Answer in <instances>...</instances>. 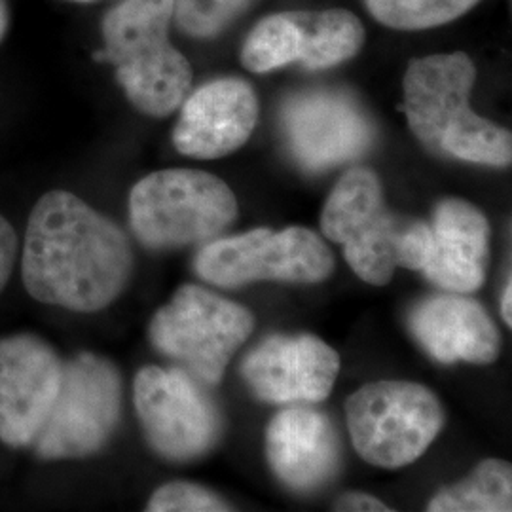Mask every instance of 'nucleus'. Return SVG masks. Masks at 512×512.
<instances>
[{"mask_svg": "<svg viewBox=\"0 0 512 512\" xmlns=\"http://www.w3.org/2000/svg\"><path fill=\"white\" fill-rule=\"evenodd\" d=\"M490 258V224L465 200H442L429 226L421 272L452 293H473L484 279Z\"/></svg>", "mask_w": 512, "mask_h": 512, "instance_id": "16", "label": "nucleus"}, {"mask_svg": "<svg viewBox=\"0 0 512 512\" xmlns=\"http://www.w3.org/2000/svg\"><path fill=\"white\" fill-rule=\"evenodd\" d=\"M238 215L230 186L198 169L150 173L129 194V222L148 249H177L222 232Z\"/></svg>", "mask_w": 512, "mask_h": 512, "instance_id": "5", "label": "nucleus"}, {"mask_svg": "<svg viewBox=\"0 0 512 512\" xmlns=\"http://www.w3.org/2000/svg\"><path fill=\"white\" fill-rule=\"evenodd\" d=\"M18 234L0 215V293L6 289L18 258Z\"/></svg>", "mask_w": 512, "mask_h": 512, "instance_id": "23", "label": "nucleus"}, {"mask_svg": "<svg viewBox=\"0 0 512 512\" xmlns=\"http://www.w3.org/2000/svg\"><path fill=\"white\" fill-rule=\"evenodd\" d=\"M281 129L296 164L311 173L361 158L374 141L366 110L353 95L334 88L287 97L281 107Z\"/></svg>", "mask_w": 512, "mask_h": 512, "instance_id": "12", "label": "nucleus"}, {"mask_svg": "<svg viewBox=\"0 0 512 512\" xmlns=\"http://www.w3.org/2000/svg\"><path fill=\"white\" fill-rule=\"evenodd\" d=\"M122 416V378L105 357L80 353L65 361L54 408L33 448L38 458H88L99 452Z\"/></svg>", "mask_w": 512, "mask_h": 512, "instance_id": "8", "label": "nucleus"}, {"mask_svg": "<svg viewBox=\"0 0 512 512\" xmlns=\"http://www.w3.org/2000/svg\"><path fill=\"white\" fill-rule=\"evenodd\" d=\"M511 298H512V283L509 279L505 291H503V298H501V315L505 319V323L511 327L512 323V310H511Z\"/></svg>", "mask_w": 512, "mask_h": 512, "instance_id": "25", "label": "nucleus"}, {"mask_svg": "<svg viewBox=\"0 0 512 512\" xmlns=\"http://www.w3.org/2000/svg\"><path fill=\"white\" fill-rule=\"evenodd\" d=\"M258 0H173V21L186 37L217 38Z\"/></svg>", "mask_w": 512, "mask_h": 512, "instance_id": "21", "label": "nucleus"}, {"mask_svg": "<svg viewBox=\"0 0 512 512\" xmlns=\"http://www.w3.org/2000/svg\"><path fill=\"white\" fill-rule=\"evenodd\" d=\"M365 40L363 21L349 10L279 12L251 29L241 46V65L255 74L296 63L308 71H325L359 54Z\"/></svg>", "mask_w": 512, "mask_h": 512, "instance_id": "10", "label": "nucleus"}, {"mask_svg": "<svg viewBox=\"0 0 512 512\" xmlns=\"http://www.w3.org/2000/svg\"><path fill=\"white\" fill-rule=\"evenodd\" d=\"M232 507L219 495L190 482H169L158 488L150 501L148 512H224Z\"/></svg>", "mask_w": 512, "mask_h": 512, "instance_id": "22", "label": "nucleus"}, {"mask_svg": "<svg viewBox=\"0 0 512 512\" xmlns=\"http://www.w3.org/2000/svg\"><path fill=\"white\" fill-rule=\"evenodd\" d=\"M338 372V353L311 334L270 336L241 363V374L256 397L277 404L327 399Z\"/></svg>", "mask_w": 512, "mask_h": 512, "instance_id": "14", "label": "nucleus"}, {"mask_svg": "<svg viewBox=\"0 0 512 512\" xmlns=\"http://www.w3.org/2000/svg\"><path fill=\"white\" fill-rule=\"evenodd\" d=\"M133 401L148 444L162 458H200L219 440V410L183 368L145 366L135 378Z\"/></svg>", "mask_w": 512, "mask_h": 512, "instance_id": "11", "label": "nucleus"}, {"mask_svg": "<svg viewBox=\"0 0 512 512\" xmlns=\"http://www.w3.org/2000/svg\"><path fill=\"white\" fill-rule=\"evenodd\" d=\"M71 2H95V0H71Z\"/></svg>", "mask_w": 512, "mask_h": 512, "instance_id": "27", "label": "nucleus"}, {"mask_svg": "<svg viewBox=\"0 0 512 512\" xmlns=\"http://www.w3.org/2000/svg\"><path fill=\"white\" fill-rule=\"evenodd\" d=\"M133 272L128 236L65 190L44 194L27 222L21 277L35 300L78 313L110 306Z\"/></svg>", "mask_w": 512, "mask_h": 512, "instance_id": "1", "label": "nucleus"}, {"mask_svg": "<svg viewBox=\"0 0 512 512\" xmlns=\"http://www.w3.org/2000/svg\"><path fill=\"white\" fill-rule=\"evenodd\" d=\"M258 122L253 86L236 76L215 78L190 93L173 129V145L190 158L215 160L243 147Z\"/></svg>", "mask_w": 512, "mask_h": 512, "instance_id": "15", "label": "nucleus"}, {"mask_svg": "<svg viewBox=\"0 0 512 512\" xmlns=\"http://www.w3.org/2000/svg\"><path fill=\"white\" fill-rule=\"evenodd\" d=\"M8 23H10V12H8V4L6 0H0V42L8 31Z\"/></svg>", "mask_w": 512, "mask_h": 512, "instance_id": "26", "label": "nucleus"}, {"mask_svg": "<svg viewBox=\"0 0 512 512\" xmlns=\"http://www.w3.org/2000/svg\"><path fill=\"white\" fill-rule=\"evenodd\" d=\"M334 511H353V512H387L391 511L385 507L384 503L372 495L361 494V492H349L344 494L334 505Z\"/></svg>", "mask_w": 512, "mask_h": 512, "instance_id": "24", "label": "nucleus"}, {"mask_svg": "<svg viewBox=\"0 0 512 512\" xmlns=\"http://www.w3.org/2000/svg\"><path fill=\"white\" fill-rule=\"evenodd\" d=\"M427 509L431 512L512 511L511 463L486 459L463 482L442 488Z\"/></svg>", "mask_w": 512, "mask_h": 512, "instance_id": "19", "label": "nucleus"}, {"mask_svg": "<svg viewBox=\"0 0 512 512\" xmlns=\"http://www.w3.org/2000/svg\"><path fill=\"white\" fill-rule=\"evenodd\" d=\"M368 14L389 29L425 31L465 16L480 0H363Z\"/></svg>", "mask_w": 512, "mask_h": 512, "instance_id": "20", "label": "nucleus"}, {"mask_svg": "<svg viewBox=\"0 0 512 512\" xmlns=\"http://www.w3.org/2000/svg\"><path fill=\"white\" fill-rule=\"evenodd\" d=\"M321 228L344 245L351 270L370 285H387L397 268L420 270L429 224L387 209L378 175L366 167L346 171L325 203Z\"/></svg>", "mask_w": 512, "mask_h": 512, "instance_id": "4", "label": "nucleus"}, {"mask_svg": "<svg viewBox=\"0 0 512 512\" xmlns=\"http://www.w3.org/2000/svg\"><path fill=\"white\" fill-rule=\"evenodd\" d=\"M408 323L416 340L440 363L490 365L499 355L501 336L494 321L478 302L465 296L444 294L423 300Z\"/></svg>", "mask_w": 512, "mask_h": 512, "instance_id": "18", "label": "nucleus"}, {"mask_svg": "<svg viewBox=\"0 0 512 512\" xmlns=\"http://www.w3.org/2000/svg\"><path fill=\"white\" fill-rule=\"evenodd\" d=\"M475 82V61L463 52L412 59L403 80L408 126L433 154L507 167L512 162L511 131L471 109Z\"/></svg>", "mask_w": 512, "mask_h": 512, "instance_id": "2", "label": "nucleus"}, {"mask_svg": "<svg viewBox=\"0 0 512 512\" xmlns=\"http://www.w3.org/2000/svg\"><path fill=\"white\" fill-rule=\"evenodd\" d=\"M255 329L251 311L198 285H184L150 323V342L200 384H219Z\"/></svg>", "mask_w": 512, "mask_h": 512, "instance_id": "6", "label": "nucleus"}, {"mask_svg": "<svg viewBox=\"0 0 512 512\" xmlns=\"http://www.w3.org/2000/svg\"><path fill=\"white\" fill-rule=\"evenodd\" d=\"M65 361L35 334L0 338V440L35 444L54 408Z\"/></svg>", "mask_w": 512, "mask_h": 512, "instance_id": "13", "label": "nucleus"}, {"mask_svg": "<svg viewBox=\"0 0 512 512\" xmlns=\"http://www.w3.org/2000/svg\"><path fill=\"white\" fill-rule=\"evenodd\" d=\"M349 435L359 456L384 469H399L425 454L444 425L435 393L412 382H376L346 403Z\"/></svg>", "mask_w": 512, "mask_h": 512, "instance_id": "7", "label": "nucleus"}, {"mask_svg": "<svg viewBox=\"0 0 512 512\" xmlns=\"http://www.w3.org/2000/svg\"><path fill=\"white\" fill-rule=\"evenodd\" d=\"M266 454L285 486L294 492H313L336 473L340 442L329 418L296 406L279 412L268 425Z\"/></svg>", "mask_w": 512, "mask_h": 512, "instance_id": "17", "label": "nucleus"}, {"mask_svg": "<svg viewBox=\"0 0 512 512\" xmlns=\"http://www.w3.org/2000/svg\"><path fill=\"white\" fill-rule=\"evenodd\" d=\"M334 256L308 228H258L207 243L196 256L198 275L224 289L253 281L317 283L329 277Z\"/></svg>", "mask_w": 512, "mask_h": 512, "instance_id": "9", "label": "nucleus"}, {"mask_svg": "<svg viewBox=\"0 0 512 512\" xmlns=\"http://www.w3.org/2000/svg\"><path fill=\"white\" fill-rule=\"evenodd\" d=\"M173 0H122L103 18L105 48L97 59L116 69L129 103L152 118H165L183 105L192 86V67L171 42Z\"/></svg>", "mask_w": 512, "mask_h": 512, "instance_id": "3", "label": "nucleus"}]
</instances>
